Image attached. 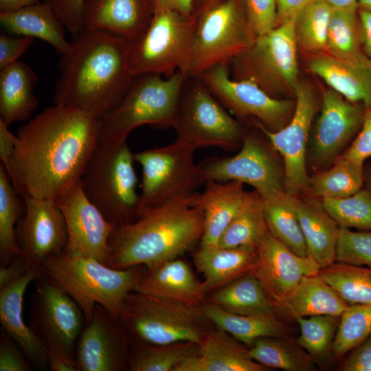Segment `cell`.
Returning <instances> with one entry per match:
<instances>
[{
  "label": "cell",
  "mask_w": 371,
  "mask_h": 371,
  "mask_svg": "<svg viewBox=\"0 0 371 371\" xmlns=\"http://www.w3.org/2000/svg\"><path fill=\"white\" fill-rule=\"evenodd\" d=\"M9 126L0 120V158L1 165L6 172L9 170L16 143V135L12 134Z\"/></svg>",
  "instance_id": "9f6ffc18"
},
{
  "label": "cell",
  "mask_w": 371,
  "mask_h": 371,
  "mask_svg": "<svg viewBox=\"0 0 371 371\" xmlns=\"http://www.w3.org/2000/svg\"><path fill=\"white\" fill-rule=\"evenodd\" d=\"M339 370L342 371H371V335L352 350Z\"/></svg>",
  "instance_id": "db71d44e"
},
{
  "label": "cell",
  "mask_w": 371,
  "mask_h": 371,
  "mask_svg": "<svg viewBox=\"0 0 371 371\" xmlns=\"http://www.w3.org/2000/svg\"><path fill=\"white\" fill-rule=\"evenodd\" d=\"M201 307L212 323L248 347L260 337H290L291 328L276 318L275 314L239 315L209 302Z\"/></svg>",
  "instance_id": "d6a6232c"
},
{
  "label": "cell",
  "mask_w": 371,
  "mask_h": 371,
  "mask_svg": "<svg viewBox=\"0 0 371 371\" xmlns=\"http://www.w3.org/2000/svg\"><path fill=\"white\" fill-rule=\"evenodd\" d=\"M153 8H166L185 14H194L196 0H152Z\"/></svg>",
  "instance_id": "91938a15"
},
{
  "label": "cell",
  "mask_w": 371,
  "mask_h": 371,
  "mask_svg": "<svg viewBox=\"0 0 371 371\" xmlns=\"http://www.w3.org/2000/svg\"><path fill=\"white\" fill-rule=\"evenodd\" d=\"M308 69L346 100L371 107V59L363 55L341 59L319 54L308 62Z\"/></svg>",
  "instance_id": "484cf974"
},
{
  "label": "cell",
  "mask_w": 371,
  "mask_h": 371,
  "mask_svg": "<svg viewBox=\"0 0 371 371\" xmlns=\"http://www.w3.org/2000/svg\"><path fill=\"white\" fill-rule=\"evenodd\" d=\"M252 271L276 306L306 276L318 274L321 267L309 256H300L267 232L257 249Z\"/></svg>",
  "instance_id": "44dd1931"
},
{
  "label": "cell",
  "mask_w": 371,
  "mask_h": 371,
  "mask_svg": "<svg viewBox=\"0 0 371 371\" xmlns=\"http://www.w3.org/2000/svg\"><path fill=\"white\" fill-rule=\"evenodd\" d=\"M119 321L133 341L168 344H199L212 323L202 307L131 291L124 299Z\"/></svg>",
  "instance_id": "52a82bcc"
},
{
  "label": "cell",
  "mask_w": 371,
  "mask_h": 371,
  "mask_svg": "<svg viewBox=\"0 0 371 371\" xmlns=\"http://www.w3.org/2000/svg\"><path fill=\"white\" fill-rule=\"evenodd\" d=\"M318 274L349 305L371 304V267L335 262Z\"/></svg>",
  "instance_id": "ab89813d"
},
{
  "label": "cell",
  "mask_w": 371,
  "mask_h": 371,
  "mask_svg": "<svg viewBox=\"0 0 371 371\" xmlns=\"http://www.w3.org/2000/svg\"><path fill=\"white\" fill-rule=\"evenodd\" d=\"M66 223L65 249L106 264L109 243L115 227L87 198L80 179L55 199Z\"/></svg>",
  "instance_id": "e0dca14e"
},
{
  "label": "cell",
  "mask_w": 371,
  "mask_h": 371,
  "mask_svg": "<svg viewBox=\"0 0 371 371\" xmlns=\"http://www.w3.org/2000/svg\"><path fill=\"white\" fill-rule=\"evenodd\" d=\"M358 10L371 12V0H357Z\"/></svg>",
  "instance_id": "e7e4bbea"
},
{
  "label": "cell",
  "mask_w": 371,
  "mask_h": 371,
  "mask_svg": "<svg viewBox=\"0 0 371 371\" xmlns=\"http://www.w3.org/2000/svg\"><path fill=\"white\" fill-rule=\"evenodd\" d=\"M294 96L295 111L284 127L276 131H269L255 120H252L251 125L265 135L282 159L284 192L297 196L306 192L309 183L306 153L312 122L319 105L315 91L306 82H299Z\"/></svg>",
  "instance_id": "2e32d148"
},
{
  "label": "cell",
  "mask_w": 371,
  "mask_h": 371,
  "mask_svg": "<svg viewBox=\"0 0 371 371\" xmlns=\"http://www.w3.org/2000/svg\"><path fill=\"white\" fill-rule=\"evenodd\" d=\"M32 366L19 346L3 331L0 339V371H30Z\"/></svg>",
  "instance_id": "681fc988"
},
{
  "label": "cell",
  "mask_w": 371,
  "mask_h": 371,
  "mask_svg": "<svg viewBox=\"0 0 371 371\" xmlns=\"http://www.w3.org/2000/svg\"><path fill=\"white\" fill-rule=\"evenodd\" d=\"M313 0H277V25L295 21L300 12Z\"/></svg>",
  "instance_id": "11a10c76"
},
{
  "label": "cell",
  "mask_w": 371,
  "mask_h": 371,
  "mask_svg": "<svg viewBox=\"0 0 371 371\" xmlns=\"http://www.w3.org/2000/svg\"><path fill=\"white\" fill-rule=\"evenodd\" d=\"M186 78L181 70L165 78L153 74L135 76L121 102L100 120L98 143L125 142L143 125L172 128Z\"/></svg>",
  "instance_id": "5b68a950"
},
{
  "label": "cell",
  "mask_w": 371,
  "mask_h": 371,
  "mask_svg": "<svg viewBox=\"0 0 371 371\" xmlns=\"http://www.w3.org/2000/svg\"><path fill=\"white\" fill-rule=\"evenodd\" d=\"M251 357L267 368L286 371H309L314 368L311 356L291 337H264L249 347Z\"/></svg>",
  "instance_id": "8d00e7d4"
},
{
  "label": "cell",
  "mask_w": 371,
  "mask_h": 371,
  "mask_svg": "<svg viewBox=\"0 0 371 371\" xmlns=\"http://www.w3.org/2000/svg\"><path fill=\"white\" fill-rule=\"evenodd\" d=\"M335 262L371 267V230L340 227Z\"/></svg>",
  "instance_id": "7dc6e473"
},
{
  "label": "cell",
  "mask_w": 371,
  "mask_h": 371,
  "mask_svg": "<svg viewBox=\"0 0 371 371\" xmlns=\"http://www.w3.org/2000/svg\"><path fill=\"white\" fill-rule=\"evenodd\" d=\"M357 12L333 9L327 34L328 54L341 59L365 55L359 41Z\"/></svg>",
  "instance_id": "ee69618b"
},
{
  "label": "cell",
  "mask_w": 371,
  "mask_h": 371,
  "mask_svg": "<svg viewBox=\"0 0 371 371\" xmlns=\"http://www.w3.org/2000/svg\"><path fill=\"white\" fill-rule=\"evenodd\" d=\"M37 81L34 71L23 61L0 70V120L10 126L30 119L38 105L34 93Z\"/></svg>",
  "instance_id": "4dcf8cb0"
},
{
  "label": "cell",
  "mask_w": 371,
  "mask_h": 371,
  "mask_svg": "<svg viewBox=\"0 0 371 371\" xmlns=\"http://www.w3.org/2000/svg\"><path fill=\"white\" fill-rule=\"evenodd\" d=\"M371 335V304L350 305L340 315L332 354L340 358Z\"/></svg>",
  "instance_id": "f6af8a7d"
},
{
  "label": "cell",
  "mask_w": 371,
  "mask_h": 371,
  "mask_svg": "<svg viewBox=\"0 0 371 371\" xmlns=\"http://www.w3.org/2000/svg\"><path fill=\"white\" fill-rule=\"evenodd\" d=\"M133 161L126 141L98 143L80 178L87 198L115 227L135 221L142 209Z\"/></svg>",
  "instance_id": "8992f818"
},
{
  "label": "cell",
  "mask_w": 371,
  "mask_h": 371,
  "mask_svg": "<svg viewBox=\"0 0 371 371\" xmlns=\"http://www.w3.org/2000/svg\"><path fill=\"white\" fill-rule=\"evenodd\" d=\"M28 268L21 256L15 257L10 264L0 267V289L22 276Z\"/></svg>",
  "instance_id": "680465c9"
},
{
  "label": "cell",
  "mask_w": 371,
  "mask_h": 371,
  "mask_svg": "<svg viewBox=\"0 0 371 371\" xmlns=\"http://www.w3.org/2000/svg\"><path fill=\"white\" fill-rule=\"evenodd\" d=\"M67 31L72 36L81 31V18L85 0H50Z\"/></svg>",
  "instance_id": "f5cc1de1"
},
{
  "label": "cell",
  "mask_w": 371,
  "mask_h": 371,
  "mask_svg": "<svg viewBox=\"0 0 371 371\" xmlns=\"http://www.w3.org/2000/svg\"><path fill=\"white\" fill-rule=\"evenodd\" d=\"M43 275L41 269H29L0 289V321L5 331L19 346L32 366L49 368L45 346L23 317V300L29 284Z\"/></svg>",
  "instance_id": "603a6c76"
},
{
  "label": "cell",
  "mask_w": 371,
  "mask_h": 371,
  "mask_svg": "<svg viewBox=\"0 0 371 371\" xmlns=\"http://www.w3.org/2000/svg\"><path fill=\"white\" fill-rule=\"evenodd\" d=\"M31 300L30 326L42 341L47 358L63 355L76 361L78 341L86 324L76 302L43 273L35 280Z\"/></svg>",
  "instance_id": "5bb4252c"
},
{
  "label": "cell",
  "mask_w": 371,
  "mask_h": 371,
  "mask_svg": "<svg viewBox=\"0 0 371 371\" xmlns=\"http://www.w3.org/2000/svg\"><path fill=\"white\" fill-rule=\"evenodd\" d=\"M341 155L363 164L371 157V107H366L360 131Z\"/></svg>",
  "instance_id": "816d5d0a"
},
{
  "label": "cell",
  "mask_w": 371,
  "mask_h": 371,
  "mask_svg": "<svg viewBox=\"0 0 371 371\" xmlns=\"http://www.w3.org/2000/svg\"><path fill=\"white\" fill-rule=\"evenodd\" d=\"M25 215L15 234L28 269H41L45 259L65 249L68 238L63 213L55 200L24 196Z\"/></svg>",
  "instance_id": "ac0fdd59"
},
{
  "label": "cell",
  "mask_w": 371,
  "mask_h": 371,
  "mask_svg": "<svg viewBox=\"0 0 371 371\" xmlns=\"http://www.w3.org/2000/svg\"><path fill=\"white\" fill-rule=\"evenodd\" d=\"M153 14L152 0H85L81 30L108 32L132 42L145 32Z\"/></svg>",
  "instance_id": "7402d4cb"
},
{
  "label": "cell",
  "mask_w": 371,
  "mask_h": 371,
  "mask_svg": "<svg viewBox=\"0 0 371 371\" xmlns=\"http://www.w3.org/2000/svg\"><path fill=\"white\" fill-rule=\"evenodd\" d=\"M172 128L195 148L232 151L241 146L245 130L199 77L186 78Z\"/></svg>",
  "instance_id": "8fae6325"
},
{
  "label": "cell",
  "mask_w": 371,
  "mask_h": 371,
  "mask_svg": "<svg viewBox=\"0 0 371 371\" xmlns=\"http://www.w3.org/2000/svg\"><path fill=\"white\" fill-rule=\"evenodd\" d=\"M100 120L54 104L20 126L7 174L18 194L55 200L78 182L99 142Z\"/></svg>",
  "instance_id": "6da1fadb"
},
{
  "label": "cell",
  "mask_w": 371,
  "mask_h": 371,
  "mask_svg": "<svg viewBox=\"0 0 371 371\" xmlns=\"http://www.w3.org/2000/svg\"><path fill=\"white\" fill-rule=\"evenodd\" d=\"M126 335L119 319L97 304L78 341L75 357L79 370H126L128 354Z\"/></svg>",
  "instance_id": "ffe728a7"
},
{
  "label": "cell",
  "mask_w": 371,
  "mask_h": 371,
  "mask_svg": "<svg viewBox=\"0 0 371 371\" xmlns=\"http://www.w3.org/2000/svg\"><path fill=\"white\" fill-rule=\"evenodd\" d=\"M364 180L367 188L371 192V163L364 168Z\"/></svg>",
  "instance_id": "be15d7a7"
},
{
  "label": "cell",
  "mask_w": 371,
  "mask_h": 371,
  "mask_svg": "<svg viewBox=\"0 0 371 371\" xmlns=\"http://www.w3.org/2000/svg\"><path fill=\"white\" fill-rule=\"evenodd\" d=\"M192 195L142 207L135 221L115 227L106 265L114 269L144 265L150 270L193 247L201 241L204 216L191 204Z\"/></svg>",
  "instance_id": "3957f363"
},
{
  "label": "cell",
  "mask_w": 371,
  "mask_h": 371,
  "mask_svg": "<svg viewBox=\"0 0 371 371\" xmlns=\"http://www.w3.org/2000/svg\"><path fill=\"white\" fill-rule=\"evenodd\" d=\"M350 305L319 274L304 276L276 306L289 317L328 315L340 316Z\"/></svg>",
  "instance_id": "1f68e13d"
},
{
  "label": "cell",
  "mask_w": 371,
  "mask_h": 371,
  "mask_svg": "<svg viewBox=\"0 0 371 371\" xmlns=\"http://www.w3.org/2000/svg\"><path fill=\"white\" fill-rule=\"evenodd\" d=\"M196 149L177 139L173 143L133 153L142 168V207L159 206L188 196L204 181L194 163Z\"/></svg>",
  "instance_id": "7c38bea8"
},
{
  "label": "cell",
  "mask_w": 371,
  "mask_h": 371,
  "mask_svg": "<svg viewBox=\"0 0 371 371\" xmlns=\"http://www.w3.org/2000/svg\"><path fill=\"white\" fill-rule=\"evenodd\" d=\"M207 2H206V6H207V3L210 1H213V0H205Z\"/></svg>",
  "instance_id": "03108f58"
},
{
  "label": "cell",
  "mask_w": 371,
  "mask_h": 371,
  "mask_svg": "<svg viewBox=\"0 0 371 371\" xmlns=\"http://www.w3.org/2000/svg\"><path fill=\"white\" fill-rule=\"evenodd\" d=\"M257 249L251 246H201L194 254L193 260L203 275L206 292L252 272L257 260Z\"/></svg>",
  "instance_id": "f1b7e54d"
},
{
  "label": "cell",
  "mask_w": 371,
  "mask_h": 371,
  "mask_svg": "<svg viewBox=\"0 0 371 371\" xmlns=\"http://www.w3.org/2000/svg\"><path fill=\"white\" fill-rule=\"evenodd\" d=\"M333 8L321 0H313L298 14L295 23L296 42L306 52L326 49Z\"/></svg>",
  "instance_id": "b9f144b4"
},
{
  "label": "cell",
  "mask_w": 371,
  "mask_h": 371,
  "mask_svg": "<svg viewBox=\"0 0 371 371\" xmlns=\"http://www.w3.org/2000/svg\"><path fill=\"white\" fill-rule=\"evenodd\" d=\"M227 311L246 315L275 314L276 308L252 272L218 288L207 299Z\"/></svg>",
  "instance_id": "836d02e7"
},
{
  "label": "cell",
  "mask_w": 371,
  "mask_h": 371,
  "mask_svg": "<svg viewBox=\"0 0 371 371\" xmlns=\"http://www.w3.org/2000/svg\"><path fill=\"white\" fill-rule=\"evenodd\" d=\"M325 210L339 227L371 230V192L366 188L341 199H322Z\"/></svg>",
  "instance_id": "bcb514c9"
},
{
  "label": "cell",
  "mask_w": 371,
  "mask_h": 371,
  "mask_svg": "<svg viewBox=\"0 0 371 371\" xmlns=\"http://www.w3.org/2000/svg\"><path fill=\"white\" fill-rule=\"evenodd\" d=\"M256 37L241 0L213 3L196 16L186 76L199 77L216 65H229Z\"/></svg>",
  "instance_id": "ba28073f"
},
{
  "label": "cell",
  "mask_w": 371,
  "mask_h": 371,
  "mask_svg": "<svg viewBox=\"0 0 371 371\" xmlns=\"http://www.w3.org/2000/svg\"><path fill=\"white\" fill-rule=\"evenodd\" d=\"M196 20L194 14L153 8L145 32L130 42L128 63L132 74L169 77L179 70L184 73Z\"/></svg>",
  "instance_id": "30bf717a"
},
{
  "label": "cell",
  "mask_w": 371,
  "mask_h": 371,
  "mask_svg": "<svg viewBox=\"0 0 371 371\" xmlns=\"http://www.w3.org/2000/svg\"><path fill=\"white\" fill-rule=\"evenodd\" d=\"M365 112L362 104L351 102L331 89L323 91L310 147L313 166L322 168L334 163L358 134Z\"/></svg>",
  "instance_id": "d6986e66"
},
{
  "label": "cell",
  "mask_w": 371,
  "mask_h": 371,
  "mask_svg": "<svg viewBox=\"0 0 371 371\" xmlns=\"http://www.w3.org/2000/svg\"><path fill=\"white\" fill-rule=\"evenodd\" d=\"M295 21L277 25L256 36L253 43L229 63L235 80H249L270 95H294L299 83Z\"/></svg>",
  "instance_id": "9c48e42d"
},
{
  "label": "cell",
  "mask_w": 371,
  "mask_h": 371,
  "mask_svg": "<svg viewBox=\"0 0 371 371\" xmlns=\"http://www.w3.org/2000/svg\"><path fill=\"white\" fill-rule=\"evenodd\" d=\"M359 41L363 54L371 59V12L358 10Z\"/></svg>",
  "instance_id": "6f0895ef"
},
{
  "label": "cell",
  "mask_w": 371,
  "mask_h": 371,
  "mask_svg": "<svg viewBox=\"0 0 371 371\" xmlns=\"http://www.w3.org/2000/svg\"><path fill=\"white\" fill-rule=\"evenodd\" d=\"M240 147L234 156H212L198 164L204 183L207 181L247 183L264 201L284 192V166L267 137L245 131Z\"/></svg>",
  "instance_id": "4fadbf2b"
},
{
  "label": "cell",
  "mask_w": 371,
  "mask_h": 371,
  "mask_svg": "<svg viewBox=\"0 0 371 371\" xmlns=\"http://www.w3.org/2000/svg\"><path fill=\"white\" fill-rule=\"evenodd\" d=\"M199 78L238 119L252 118L269 131L284 127L294 113L295 100L274 98L251 80L233 79L227 65H216Z\"/></svg>",
  "instance_id": "9a60e30c"
},
{
  "label": "cell",
  "mask_w": 371,
  "mask_h": 371,
  "mask_svg": "<svg viewBox=\"0 0 371 371\" xmlns=\"http://www.w3.org/2000/svg\"><path fill=\"white\" fill-rule=\"evenodd\" d=\"M339 317L320 315L295 319L300 330L296 342L315 362L325 361L332 353Z\"/></svg>",
  "instance_id": "7bdbcfd3"
},
{
  "label": "cell",
  "mask_w": 371,
  "mask_h": 371,
  "mask_svg": "<svg viewBox=\"0 0 371 371\" xmlns=\"http://www.w3.org/2000/svg\"><path fill=\"white\" fill-rule=\"evenodd\" d=\"M294 204L308 256L321 268L335 262L340 231L338 224L325 210L322 201L295 196Z\"/></svg>",
  "instance_id": "f546056e"
},
{
  "label": "cell",
  "mask_w": 371,
  "mask_h": 371,
  "mask_svg": "<svg viewBox=\"0 0 371 371\" xmlns=\"http://www.w3.org/2000/svg\"><path fill=\"white\" fill-rule=\"evenodd\" d=\"M34 38L3 32L0 34V70L19 60Z\"/></svg>",
  "instance_id": "f907efd6"
},
{
  "label": "cell",
  "mask_w": 371,
  "mask_h": 371,
  "mask_svg": "<svg viewBox=\"0 0 371 371\" xmlns=\"http://www.w3.org/2000/svg\"><path fill=\"white\" fill-rule=\"evenodd\" d=\"M198 345L197 352L174 371L268 370L251 357L249 348L219 328L210 329Z\"/></svg>",
  "instance_id": "cb8c5ba5"
},
{
  "label": "cell",
  "mask_w": 371,
  "mask_h": 371,
  "mask_svg": "<svg viewBox=\"0 0 371 371\" xmlns=\"http://www.w3.org/2000/svg\"><path fill=\"white\" fill-rule=\"evenodd\" d=\"M247 22L256 36L277 26V0H241Z\"/></svg>",
  "instance_id": "c3c4849f"
},
{
  "label": "cell",
  "mask_w": 371,
  "mask_h": 371,
  "mask_svg": "<svg viewBox=\"0 0 371 371\" xmlns=\"http://www.w3.org/2000/svg\"><path fill=\"white\" fill-rule=\"evenodd\" d=\"M133 291L198 307L207 293L188 263L178 258L147 270Z\"/></svg>",
  "instance_id": "4316f807"
},
{
  "label": "cell",
  "mask_w": 371,
  "mask_h": 371,
  "mask_svg": "<svg viewBox=\"0 0 371 371\" xmlns=\"http://www.w3.org/2000/svg\"><path fill=\"white\" fill-rule=\"evenodd\" d=\"M3 32L39 38L49 43L62 56L70 49L66 28L58 17L50 0H45L10 12H0Z\"/></svg>",
  "instance_id": "83f0119b"
},
{
  "label": "cell",
  "mask_w": 371,
  "mask_h": 371,
  "mask_svg": "<svg viewBox=\"0 0 371 371\" xmlns=\"http://www.w3.org/2000/svg\"><path fill=\"white\" fill-rule=\"evenodd\" d=\"M294 196L283 192L263 201V212L269 232L291 251L308 256L305 239L296 214Z\"/></svg>",
  "instance_id": "d590c367"
},
{
  "label": "cell",
  "mask_w": 371,
  "mask_h": 371,
  "mask_svg": "<svg viewBox=\"0 0 371 371\" xmlns=\"http://www.w3.org/2000/svg\"><path fill=\"white\" fill-rule=\"evenodd\" d=\"M333 9L358 11L357 0H321Z\"/></svg>",
  "instance_id": "6125c7cd"
},
{
  "label": "cell",
  "mask_w": 371,
  "mask_h": 371,
  "mask_svg": "<svg viewBox=\"0 0 371 371\" xmlns=\"http://www.w3.org/2000/svg\"><path fill=\"white\" fill-rule=\"evenodd\" d=\"M364 183V164L341 155L330 168L310 177L306 192L313 198L341 199L359 191Z\"/></svg>",
  "instance_id": "e575fe53"
},
{
  "label": "cell",
  "mask_w": 371,
  "mask_h": 371,
  "mask_svg": "<svg viewBox=\"0 0 371 371\" xmlns=\"http://www.w3.org/2000/svg\"><path fill=\"white\" fill-rule=\"evenodd\" d=\"M268 231L263 212V201L256 192L248 196L221 236L217 245L225 247H258Z\"/></svg>",
  "instance_id": "74e56055"
},
{
  "label": "cell",
  "mask_w": 371,
  "mask_h": 371,
  "mask_svg": "<svg viewBox=\"0 0 371 371\" xmlns=\"http://www.w3.org/2000/svg\"><path fill=\"white\" fill-rule=\"evenodd\" d=\"M60 56L54 104L82 110L98 120L111 112L135 76L129 67L130 42L113 33L81 30Z\"/></svg>",
  "instance_id": "7a4b0ae2"
},
{
  "label": "cell",
  "mask_w": 371,
  "mask_h": 371,
  "mask_svg": "<svg viewBox=\"0 0 371 371\" xmlns=\"http://www.w3.org/2000/svg\"><path fill=\"white\" fill-rule=\"evenodd\" d=\"M198 344L190 341L151 344L134 341L128 353L127 369L131 371H174L183 361L194 355Z\"/></svg>",
  "instance_id": "f35d334b"
},
{
  "label": "cell",
  "mask_w": 371,
  "mask_h": 371,
  "mask_svg": "<svg viewBox=\"0 0 371 371\" xmlns=\"http://www.w3.org/2000/svg\"><path fill=\"white\" fill-rule=\"evenodd\" d=\"M39 0H0V12H10L32 5Z\"/></svg>",
  "instance_id": "94428289"
},
{
  "label": "cell",
  "mask_w": 371,
  "mask_h": 371,
  "mask_svg": "<svg viewBox=\"0 0 371 371\" xmlns=\"http://www.w3.org/2000/svg\"><path fill=\"white\" fill-rule=\"evenodd\" d=\"M143 267L114 269L63 249L45 259L42 271L76 302L88 322L97 304L119 319L124 299L147 271Z\"/></svg>",
  "instance_id": "277c9868"
},
{
  "label": "cell",
  "mask_w": 371,
  "mask_h": 371,
  "mask_svg": "<svg viewBox=\"0 0 371 371\" xmlns=\"http://www.w3.org/2000/svg\"><path fill=\"white\" fill-rule=\"evenodd\" d=\"M17 192L5 168L0 164V261L6 266L21 256L15 229L22 208Z\"/></svg>",
  "instance_id": "60d3db41"
},
{
  "label": "cell",
  "mask_w": 371,
  "mask_h": 371,
  "mask_svg": "<svg viewBox=\"0 0 371 371\" xmlns=\"http://www.w3.org/2000/svg\"><path fill=\"white\" fill-rule=\"evenodd\" d=\"M200 193L195 192L191 204L204 216L201 246L217 245L223 233L245 203L249 192L238 181H207Z\"/></svg>",
  "instance_id": "d4e9b609"
}]
</instances>
